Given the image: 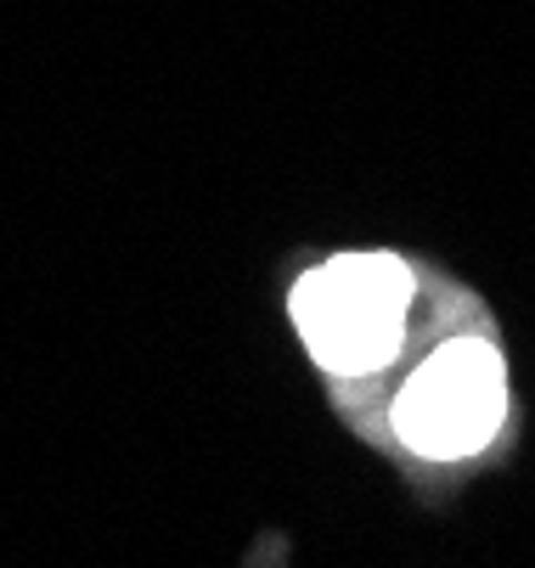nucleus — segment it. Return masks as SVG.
Returning <instances> with one entry per match:
<instances>
[{"label": "nucleus", "mask_w": 535, "mask_h": 568, "mask_svg": "<svg viewBox=\"0 0 535 568\" xmlns=\"http://www.w3.org/2000/svg\"><path fill=\"white\" fill-rule=\"evenodd\" d=\"M412 271L395 254H344L293 287V321L311 355L339 377L390 366L406 344Z\"/></svg>", "instance_id": "nucleus-1"}, {"label": "nucleus", "mask_w": 535, "mask_h": 568, "mask_svg": "<svg viewBox=\"0 0 535 568\" xmlns=\"http://www.w3.org/2000/svg\"><path fill=\"white\" fill-rule=\"evenodd\" d=\"M502 412H507L502 355L485 338H456L434 361H423L417 377H406L395 399V428L417 456L456 462L496 439Z\"/></svg>", "instance_id": "nucleus-2"}]
</instances>
